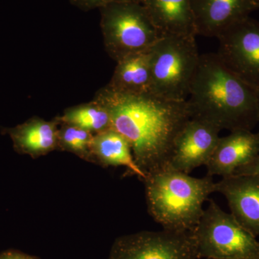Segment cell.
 Listing matches in <instances>:
<instances>
[{
    "label": "cell",
    "instance_id": "obj_16",
    "mask_svg": "<svg viewBox=\"0 0 259 259\" xmlns=\"http://www.w3.org/2000/svg\"><path fill=\"white\" fill-rule=\"evenodd\" d=\"M93 154L94 161L104 166L125 167L143 180L147 177L136 163L127 140L113 128L95 135Z\"/></svg>",
    "mask_w": 259,
    "mask_h": 259
},
{
    "label": "cell",
    "instance_id": "obj_14",
    "mask_svg": "<svg viewBox=\"0 0 259 259\" xmlns=\"http://www.w3.org/2000/svg\"><path fill=\"white\" fill-rule=\"evenodd\" d=\"M160 36H197L190 0H138Z\"/></svg>",
    "mask_w": 259,
    "mask_h": 259
},
{
    "label": "cell",
    "instance_id": "obj_19",
    "mask_svg": "<svg viewBox=\"0 0 259 259\" xmlns=\"http://www.w3.org/2000/svg\"><path fill=\"white\" fill-rule=\"evenodd\" d=\"M70 1L79 8L88 10L97 8H104L107 5L114 4V3L138 1V0H70Z\"/></svg>",
    "mask_w": 259,
    "mask_h": 259
},
{
    "label": "cell",
    "instance_id": "obj_4",
    "mask_svg": "<svg viewBox=\"0 0 259 259\" xmlns=\"http://www.w3.org/2000/svg\"><path fill=\"white\" fill-rule=\"evenodd\" d=\"M151 93L185 101L200 55L196 35L161 36L150 49Z\"/></svg>",
    "mask_w": 259,
    "mask_h": 259
},
{
    "label": "cell",
    "instance_id": "obj_6",
    "mask_svg": "<svg viewBox=\"0 0 259 259\" xmlns=\"http://www.w3.org/2000/svg\"><path fill=\"white\" fill-rule=\"evenodd\" d=\"M100 10L105 51L116 62L149 51L161 37L138 1L114 3Z\"/></svg>",
    "mask_w": 259,
    "mask_h": 259
},
{
    "label": "cell",
    "instance_id": "obj_11",
    "mask_svg": "<svg viewBox=\"0 0 259 259\" xmlns=\"http://www.w3.org/2000/svg\"><path fill=\"white\" fill-rule=\"evenodd\" d=\"M226 197L232 215L245 230L259 236V177L233 175L215 182L214 192Z\"/></svg>",
    "mask_w": 259,
    "mask_h": 259
},
{
    "label": "cell",
    "instance_id": "obj_18",
    "mask_svg": "<svg viewBox=\"0 0 259 259\" xmlns=\"http://www.w3.org/2000/svg\"><path fill=\"white\" fill-rule=\"evenodd\" d=\"M94 136L92 133L76 126L61 123L58 133V149L74 153L88 161H94Z\"/></svg>",
    "mask_w": 259,
    "mask_h": 259
},
{
    "label": "cell",
    "instance_id": "obj_10",
    "mask_svg": "<svg viewBox=\"0 0 259 259\" xmlns=\"http://www.w3.org/2000/svg\"><path fill=\"white\" fill-rule=\"evenodd\" d=\"M190 1L197 35L217 38L259 8V0Z\"/></svg>",
    "mask_w": 259,
    "mask_h": 259
},
{
    "label": "cell",
    "instance_id": "obj_5",
    "mask_svg": "<svg viewBox=\"0 0 259 259\" xmlns=\"http://www.w3.org/2000/svg\"><path fill=\"white\" fill-rule=\"evenodd\" d=\"M199 258L259 259V241L210 199L192 231Z\"/></svg>",
    "mask_w": 259,
    "mask_h": 259
},
{
    "label": "cell",
    "instance_id": "obj_13",
    "mask_svg": "<svg viewBox=\"0 0 259 259\" xmlns=\"http://www.w3.org/2000/svg\"><path fill=\"white\" fill-rule=\"evenodd\" d=\"M60 124L56 118L47 121L33 117L15 127H3L2 134L10 136L16 152L37 158L58 149Z\"/></svg>",
    "mask_w": 259,
    "mask_h": 259
},
{
    "label": "cell",
    "instance_id": "obj_20",
    "mask_svg": "<svg viewBox=\"0 0 259 259\" xmlns=\"http://www.w3.org/2000/svg\"><path fill=\"white\" fill-rule=\"evenodd\" d=\"M233 175H250L259 177V153L250 163L238 168Z\"/></svg>",
    "mask_w": 259,
    "mask_h": 259
},
{
    "label": "cell",
    "instance_id": "obj_7",
    "mask_svg": "<svg viewBox=\"0 0 259 259\" xmlns=\"http://www.w3.org/2000/svg\"><path fill=\"white\" fill-rule=\"evenodd\" d=\"M108 259H199L192 232L163 229L121 236Z\"/></svg>",
    "mask_w": 259,
    "mask_h": 259
},
{
    "label": "cell",
    "instance_id": "obj_2",
    "mask_svg": "<svg viewBox=\"0 0 259 259\" xmlns=\"http://www.w3.org/2000/svg\"><path fill=\"white\" fill-rule=\"evenodd\" d=\"M187 102L191 118L221 131H252L258 123L256 90L228 69L217 54L200 55Z\"/></svg>",
    "mask_w": 259,
    "mask_h": 259
},
{
    "label": "cell",
    "instance_id": "obj_1",
    "mask_svg": "<svg viewBox=\"0 0 259 259\" xmlns=\"http://www.w3.org/2000/svg\"><path fill=\"white\" fill-rule=\"evenodd\" d=\"M94 98L107 107L112 128L127 140L136 163L146 175L168 166L177 136L191 119L187 100L152 93L123 95L106 87Z\"/></svg>",
    "mask_w": 259,
    "mask_h": 259
},
{
    "label": "cell",
    "instance_id": "obj_17",
    "mask_svg": "<svg viewBox=\"0 0 259 259\" xmlns=\"http://www.w3.org/2000/svg\"><path fill=\"white\" fill-rule=\"evenodd\" d=\"M56 118L61 123L76 126L94 135L112 128L110 112L101 102L95 98L88 103L66 109L62 115Z\"/></svg>",
    "mask_w": 259,
    "mask_h": 259
},
{
    "label": "cell",
    "instance_id": "obj_3",
    "mask_svg": "<svg viewBox=\"0 0 259 259\" xmlns=\"http://www.w3.org/2000/svg\"><path fill=\"white\" fill-rule=\"evenodd\" d=\"M144 181L150 214L163 229L173 231H193L204 202L215 190L212 177L197 178L169 166L148 174Z\"/></svg>",
    "mask_w": 259,
    "mask_h": 259
},
{
    "label": "cell",
    "instance_id": "obj_12",
    "mask_svg": "<svg viewBox=\"0 0 259 259\" xmlns=\"http://www.w3.org/2000/svg\"><path fill=\"white\" fill-rule=\"evenodd\" d=\"M259 153V132L237 130L220 137L207 164L209 176H231L236 170L248 164Z\"/></svg>",
    "mask_w": 259,
    "mask_h": 259
},
{
    "label": "cell",
    "instance_id": "obj_15",
    "mask_svg": "<svg viewBox=\"0 0 259 259\" xmlns=\"http://www.w3.org/2000/svg\"><path fill=\"white\" fill-rule=\"evenodd\" d=\"M106 88L114 93L129 95L151 93L150 50L134 54L117 61Z\"/></svg>",
    "mask_w": 259,
    "mask_h": 259
},
{
    "label": "cell",
    "instance_id": "obj_8",
    "mask_svg": "<svg viewBox=\"0 0 259 259\" xmlns=\"http://www.w3.org/2000/svg\"><path fill=\"white\" fill-rule=\"evenodd\" d=\"M218 56L247 84L259 88V22L248 18L218 37Z\"/></svg>",
    "mask_w": 259,
    "mask_h": 259
},
{
    "label": "cell",
    "instance_id": "obj_9",
    "mask_svg": "<svg viewBox=\"0 0 259 259\" xmlns=\"http://www.w3.org/2000/svg\"><path fill=\"white\" fill-rule=\"evenodd\" d=\"M221 130L215 125L191 118L177 136L168 166L189 174L201 166H206L212 156Z\"/></svg>",
    "mask_w": 259,
    "mask_h": 259
},
{
    "label": "cell",
    "instance_id": "obj_21",
    "mask_svg": "<svg viewBox=\"0 0 259 259\" xmlns=\"http://www.w3.org/2000/svg\"><path fill=\"white\" fill-rule=\"evenodd\" d=\"M0 259H38L35 256L25 254L17 250H7L0 253Z\"/></svg>",
    "mask_w": 259,
    "mask_h": 259
},
{
    "label": "cell",
    "instance_id": "obj_22",
    "mask_svg": "<svg viewBox=\"0 0 259 259\" xmlns=\"http://www.w3.org/2000/svg\"><path fill=\"white\" fill-rule=\"evenodd\" d=\"M257 100H258V123L259 125V88L256 90Z\"/></svg>",
    "mask_w": 259,
    "mask_h": 259
}]
</instances>
